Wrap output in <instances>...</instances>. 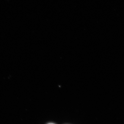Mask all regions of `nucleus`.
I'll use <instances>...</instances> for the list:
<instances>
[{
    "mask_svg": "<svg viewBox=\"0 0 124 124\" xmlns=\"http://www.w3.org/2000/svg\"><path fill=\"white\" fill-rule=\"evenodd\" d=\"M48 124H54V123H48Z\"/></svg>",
    "mask_w": 124,
    "mask_h": 124,
    "instance_id": "f257e3e1",
    "label": "nucleus"
}]
</instances>
